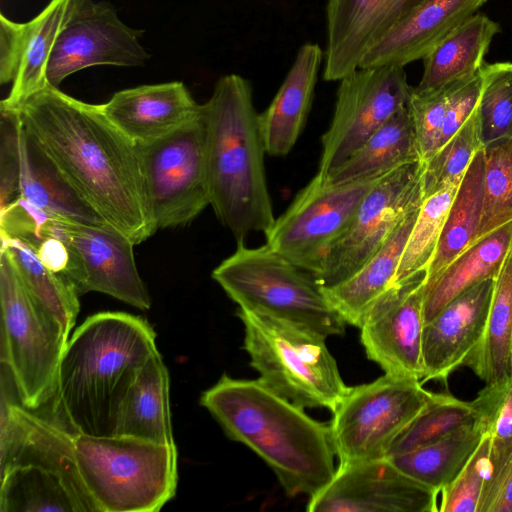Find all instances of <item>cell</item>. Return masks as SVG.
Wrapping results in <instances>:
<instances>
[{
    "label": "cell",
    "mask_w": 512,
    "mask_h": 512,
    "mask_svg": "<svg viewBox=\"0 0 512 512\" xmlns=\"http://www.w3.org/2000/svg\"><path fill=\"white\" fill-rule=\"evenodd\" d=\"M17 109L67 182L111 228L135 245L155 233L136 146L100 104L49 85Z\"/></svg>",
    "instance_id": "1"
},
{
    "label": "cell",
    "mask_w": 512,
    "mask_h": 512,
    "mask_svg": "<svg viewBox=\"0 0 512 512\" xmlns=\"http://www.w3.org/2000/svg\"><path fill=\"white\" fill-rule=\"evenodd\" d=\"M200 404L226 435L271 468L287 495L313 496L333 478L336 456L330 425L280 396L259 379L223 375Z\"/></svg>",
    "instance_id": "2"
},
{
    "label": "cell",
    "mask_w": 512,
    "mask_h": 512,
    "mask_svg": "<svg viewBox=\"0 0 512 512\" xmlns=\"http://www.w3.org/2000/svg\"><path fill=\"white\" fill-rule=\"evenodd\" d=\"M157 352L156 333L140 316L106 311L86 318L68 339L54 396L71 431L114 436L123 397Z\"/></svg>",
    "instance_id": "3"
},
{
    "label": "cell",
    "mask_w": 512,
    "mask_h": 512,
    "mask_svg": "<svg viewBox=\"0 0 512 512\" xmlns=\"http://www.w3.org/2000/svg\"><path fill=\"white\" fill-rule=\"evenodd\" d=\"M202 110L210 206L236 243H244L251 232L265 233L276 219L249 81L238 74L221 77Z\"/></svg>",
    "instance_id": "4"
},
{
    "label": "cell",
    "mask_w": 512,
    "mask_h": 512,
    "mask_svg": "<svg viewBox=\"0 0 512 512\" xmlns=\"http://www.w3.org/2000/svg\"><path fill=\"white\" fill-rule=\"evenodd\" d=\"M73 451L94 512H157L175 495V444L75 433Z\"/></svg>",
    "instance_id": "5"
},
{
    "label": "cell",
    "mask_w": 512,
    "mask_h": 512,
    "mask_svg": "<svg viewBox=\"0 0 512 512\" xmlns=\"http://www.w3.org/2000/svg\"><path fill=\"white\" fill-rule=\"evenodd\" d=\"M244 348L259 380L302 408L332 413L348 391L326 337L302 325L242 308Z\"/></svg>",
    "instance_id": "6"
},
{
    "label": "cell",
    "mask_w": 512,
    "mask_h": 512,
    "mask_svg": "<svg viewBox=\"0 0 512 512\" xmlns=\"http://www.w3.org/2000/svg\"><path fill=\"white\" fill-rule=\"evenodd\" d=\"M212 278L239 308L294 322L325 337L344 333L346 323L317 278L267 244H237Z\"/></svg>",
    "instance_id": "7"
},
{
    "label": "cell",
    "mask_w": 512,
    "mask_h": 512,
    "mask_svg": "<svg viewBox=\"0 0 512 512\" xmlns=\"http://www.w3.org/2000/svg\"><path fill=\"white\" fill-rule=\"evenodd\" d=\"M0 304L2 368L11 377L18 402L36 411L54 399L69 334L26 288L2 247Z\"/></svg>",
    "instance_id": "8"
},
{
    "label": "cell",
    "mask_w": 512,
    "mask_h": 512,
    "mask_svg": "<svg viewBox=\"0 0 512 512\" xmlns=\"http://www.w3.org/2000/svg\"><path fill=\"white\" fill-rule=\"evenodd\" d=\"M433 395L420 380L387 373L349 387L329 424L339 465L387 457Z\"/></svg>",
    "instance_id": "9"
},
{
    "label": "cell",
    "mask_w": 512,
    "mask_h": 512,
    "mask_svg": "<svg viewBox=\"0 0 512 512\" xmlns=\"http://www.w3.org/2000/svg\"><path fill=\"white\" fill-rule=\"evenodd\" d=\"M135 146L155 232L187 225L210 205L203 110L172 133Z\"/></svg>",
    "instance_id": "10"
},
{
    "label": "cell",
    "mask_w": 512,
    "mask_h": 512,
    "mask_svg": "<svg viewBox=\"0 0 512 512\" xmlns=\"http://www.w3.org/2000/svg\"><path fill=\"white\" fill-rule=\"evenodd\" d=\"M384 175L332 183L317 173L264 233L266 244L316 277L329 247Z\"/></svg>",
    "instance_id": "11"
},
{
    "label": "cell",
    "mask_w": 512,
    "mask_h": 512,
    "mask_svg": "<svg viewBox=\"0 0 512 512\" xmlns=\"http://www.w3.org/2000/svg\"><path fill=\"white\" fill-rule=\"evenodd\" d=\"M421 160L384 175L367 193L346 231L329 247L316 278L324 287L353 275L388 239L400 220L424 200Z\"/></svg>",
    "instance_id": "12"
},
{
    "label": "cell",
    "mask_w": 512,
    "mask_h": 512,
    "mask_svg": "<svg viewBox=\"0 0 512 512\" xmlns=\"http://www.w3.org/2000/svg\"><path fill=\"white\" fill-rule=\"evenodd\" d=\"M62 240L71 254L69 280L79 296L99 292L140 310L151 298L138 272L133 247L126 236L110 227L89 225L48 215L36 234Z\"/></svg>",
    "instance_id": "13"
},
{
    "label": "cell",
    "mask_w": 512,
    "mask_h": 512,
    "mask_svg": "<svg viewBox=\"0 0 512 512\" xmlns=\"http://www.w3.org/2000/svg\"><path fill=\"white\" fill-rule=\"evenodd\" d=\"M412 87L402 66L357 68L340 80L331 124L322 136L318 173L344 162L399 109Z\"/></svg>",
    "instance_id": "14"
},
{
    "label": "cell",
    "mask_w": 512,
    "mask_h": 512,
    "mask_svg": "<svg viewBox=\"0 0 512 512\" xmlns=\"http://www.w3.org/2000/svg\"><path fill=\"white\" fill-rule=\"evenodd\" d=\"M142 33L126 25L108 2L71 0L48 64V84L58 88L92 66L144 65L150 54L139 41Z\"/></svg>",
    "instance_id": "15"
},
{
    "label": "cell",
    "mask_w": 512,
    "mask_h": 512,
    "mask_svg": "<svg viewBox=\"0 0 512 512\" xmlns=\"http://www.w3.org/2000/svg\"><path fill=\"white\" fill-rule=\"evenodd\" d=\"M427 271L388 289L368 310L360 329L367 357L387 374L422 381L424 291Z\"/></svg>",
    "instance_id": "16"
},
{
    "label": "cell",
    "mask_w": 512,
    "mask_h": 512,
    "mask_svg": "<svg viewBox=\"0 0 512 512\" xmlns=\"http://www.w3.org/2000/svg\"><path fill=\"white\" fill-rule=\"evenodd\" d=\"M440 493L406 475L388 458L339 465L310 497L309 512H439Z\"/></svg>",
    "instance_id": "17"
},
{
    "label": "cell",
    "mask_w": 512,
    "mask_h": 512,
    "mask_svg": "<svg viewBox=\"0 0 512 512\" xmlns=\"http://www.w3.org/2000/svg\"><path fill=\"white\" fill-rule=\"evenodd\" d=\"M424 0H328L326 81H340L359 68L364 55Z\"/></svg>",
    "instance_id": "18"
},
{
    "label": "cell",
    "mask_w": 512,
    "mask_h": 512,
    "mask_svg": "<svg viewBox=\"0 0 512 512\" xmlns=\"http://www.w3.org/2000/svg\"><path fill=\"white\" fill-rule=\"evenodd\" d=\"M494 282L491 278L466 289L425 323L422 384L434 380L446 385L465 364L483 335Z\"/></svg>",
    "instance_id": "19"
},
{
    "label": "cell",
    "mask_w": 512,
    "mask_h": 512,
    "mask_svg": "<svg viewBox=\"0 0 512 512\" xmlns=\"http://www.w3.org/2000/svg\"><path fill=\"white\" fill-rule=\"evenodd\" d=\"M8 392V388L6 391L1 386L0 471L17 465H36L53 470L72 482L89 501L75 465V433L32 413L13 401Z\"/></svg>",
    "instance_id": "20"
},
{
    "label": "cell",
    "mask_w": 512,
    "mask_h": 512,
    "mask_svg": "<svg viewBox=\"0 0 512 512\" xmlns=\"http://www.w3.org/2000/svg\"><path fill=\"white\" fill-rule=\"evenodd\" d=\"M111 123L134 144L154 141L196 119L202 110L185 84L172 81L120 90L103 104Z\"/></svg>",
    "instance_id": "21"
},
{
    "label": "cell",
    "mask_w": 512,
    "mask_h": 512,
    "mask_svg": "<svg viewBox=\"0 0 512 512\" xmlns=\"http://www.w3.org/2000/svg\"><path fill=\"white\" fill-rule=\"evenodd\" d=\"M488 0H424L382 37L359 68L406 66L424 59Z\"/></svg>",
    "instance_id": "22"
},
{
    "label": "cell",
    "mask_w": 512,
    "mask_h": 512,
    "mask_svg": "<svg viewBox=\"0 0 512 512\" xmlns=\"http://www.w3.org/2000/svg\"><path fill=\"white\" fill-rule=\"evenodd\" d=\"M323 60L317 43L304 44L270 105L259 114L268 155L286 156L293 149L305 126Z\"/></svg>",
    "instance_id": "23"
},
{
    "label": "cell",
    "mask_w": 512,
    "mask_h": 512,
    "mask_svg": "<svg viewBox=\"0 0 512 512\" xmlns=\"http://www.w3.org/2000/svg\"><path fill=\"white\" fill-rule=\"evenodd\" d=\"M421 204L405 214L381 248L353 275L336 285L323 286L329 304L346 324L359 328L372 305L393 286Z\"/></svg>",
    "instance_id": "24"
},
{
    "label": "cell",
    "mask_w": 512,
    "mask_h": 512,
    "mask_svg": "<svg viewBox=\"0 0 512 512\" xmlns=\"http://www.w3.org/2000/svg\"><path fill=\"white\" fill-rule=\"evenodd\" d=\"M19 152L18 197L54 217L110 227L75 192L34 137L23 126L22 121L19 129Z\"/></svg>",
    "instance_id": "25"
},
{
    "label": "cell",
    "mask_w": 512,
    "mask_h": 512,
    "mask_svg": "<svg viewBox=\"0 0 512 512\" xmlns=\"http://www.w3.org/2000/svg\"><path fill=\"white\" fill-rule=\"evenodd\" d=\"M499 24L484 13H475L452 31L423 59V74L417 87L430 92L464 82L481 70L484 56Z\"/></svg>",
    "instance_id": "26"
},
{
    "label": "cell",
    "mask_w": 512,
    "mask_h": 512,
    "mask_svg": "<svg viewBox=\"0 0 512 512\" xmlns=\"http://www.w3.org/2000/svg\"><path fill=\"white\" fill-rule=\"evenodd\" d=\"M115 435L175 444L169 373L159 352L148 359L123 397L117 413Z\"/></svg>",
    "instance_id": "27"
},
{
    "label": "cell",
    "mask_w": 512,
    "mask_h": 512,
    "mask_svg": "<svg viewBox=\"0 0 512 512\" xmlns=\"http://www.w3.org/2000/svg\"><path fill=\"white\" fill-rule=\"evenodd\" d=\"M512 248V221L476 239L436 277L425 282V323L466 289L496 278Z\"/></svg>",
    "instance_id": "28"
},
{
    "label": "cell",
    "mask_w": 512,
    "mask_h": 512,
    "mask_svg": "<svg viewBox=\"0 0 512 512\" xmlns=\"http://www.w3.org/2000/svg\"><path fill=\"white\" fill-rule=\"evenodd\" d=\"M418 160L421 158L407 104L324 177L332 183L360 180Z\"/></svg>",
    "instance_id": "29"
},
{
    "label": "cell",
    "mask_w": 512,
    "mask_h": 512,
    "mask_svg": "<svg viewBox=\"0 0 512 512\" xmlns=\"http://www.w3.org/2000/svg\"><path fill=\"white\" fill-rule=\"evenodd\" d=\"M71 0H51L32 20L23 23L16 72L9 95L1 105L19 108L28 98L49 86L48 64Z\"/></svg>",
    "instance_id": "30"
},
{
    "label": "cell",
    "mask_w": 512,
    "mask_h": 512,
    "mask_svg": "<svg viewBox=\"0 0 512 512\" xmlns=\"http://www.w3.org/2000/svg\"><path fill=\"white\" fill-rule=\"evenodd\" d=\"M0 511L94 512L66 477L36 465H17L1 472Z\"/></svg>",
    "instance_id": "31"
},
{
    "label": "cell",
    "mask_w": 512,
    "mask_h": 512,
    "mask_svg": "<svg viewBox=\"0 0 512 512\" xmlns=\"http://www.w3.org/2000/svg\"><path fill=\"white\" fill-rule=\"evenodd\" d=\"M464 366L486 385L512 376V248L495 278L481 340Z\"/></svg>",
    "instance_id": "32"
},
{
    "label": "cell",
    "mask_w": 512,
    "mask_h": 512,
    "mask_svg": "<svg viewBox=\"0 0 512 512\" xmlns=\"http://www.w3.org/2000/svg\"><path fill=\"white\" fill-rule=\"evenodd\" d=\"M486 433L485 424L477 419L432 443L388 458L406 475L440 493L462 470Z\"/></svg>",
    "instance_id": "33"
},
{
    "label": "cell",
    "mask_w": 512,
    "mask_h": 512,
    "mask_svg": "<svg viewBox=\"0 0 512 512\" xmlns=\"http://www.w3.org/2000/svg\"><path fill=\"white\" fill-rule=\"evenodd\" d=\"M484 149L474 155L447 213L426 281L436 277L477 237L483 212Z\"/></svg>",
    "instance_id": "34"
},
{
    "label": "cell",
    "mask_w": 512,
    "mask_h": 512,
    "mask_svg": "<svg viewBox=\"0 0 512 512\" xmlns=\"http://www.w3.org/2000/svg\"><path fill=\"white\" fill-rule=\"evenodd\" d=\"M1 236V247L12 257L26 288L70 332L79 312V294L63 274L46 267L31 244L11 236Z\"/></svg>",
    "instance_id": "35"
},
{
    "label": "cell",
    "mask_w": 512,
    "mask_h": 512,
    "mask_svg": "<svg viewBox=\"0 0 512 512\" xmlns=\"http://www.w3.org/2000/svg\"><path fill=\"white\" fill-rule=\"evenodd\" d=\"M475 421L477 415L471 401L460 400L449 393H434L424 408L394 440L387 457L432 443Z\"/></svg>",
    "instance_id": "36"
},
{
    "label": "cell",
    "mask_w": 512,
    "mask_h": 512,
    "mask_svg": "<svg viewBox=\"0 0 512 512\" xmlns=\"http://www.w3.org/2000/svg\"><path fill=\"white\" fill-rule=\"evenodd\" d=\"M458 186L448 187L423 200L405 245L393 286L419 272L427 271Z\"/></svg>",
    "instance_id": "37"
},
{
    "label": "cell",
    "mask_w": 512,
    "mask_h": 512,
    "mask_svg": "<svg viewBox=\"0 0 512 512\" xmlns=\"http://www.w3.org/2000/svg\"><path fill=\"white\" fill-rule=\"evenodd\" d=\"M483 148L477 107L463 126L424 162V199L451 186H458L474 155Z\"/></svg>",
    "instance_id": "38"
},
{
    "label": "cell",
    "mask_w": 512,
    "mask_h": 512,
    "mask_svg": "<svg viewBox=\"0 0 512 512\" xmlns=\"http://www.w3.org/2000/svg\"><path fill=\"white\" fill-rule=\"evenodd\" d=\"M483 212L476 239L512 221V138L485 146Z\"/></svg>",
    "instance_id": "39"
},
{
    "label": "cell",
    "mask_w": 512,
    "mask_h": 512,
    "mask_svg": "<svg viewBox=\"0 0 512 512\" xmlns=\"http://www.w3.org/2000/svg\"><path fill=\"white\" fill-rule=\"evenodd\" d=\"M481 73L483 85L477 109L485 146L512 138V62L484 63Z\"/></svg>",
    "instance_id": "40"
},
{
    "label": "cell",
    "mask_w": 512,
    "mask_h": 512,
    "mask_svg": "<svg viewBox=\"0 0 512 512\" xmlns=\"http://www.w3.org/2000/svg\"><path fill=\"white\" fill-rule=\"evenodd\" d=\"M471 403L490 437V478L512 453V376L485 385Z\"/></svg>",
    "instance_id": "41"
},
{
    "label": "cell",
    "mask_w": 512,
    "mask_h": 512,
    "mask_svg": "<svg viewBox=\"0 0 512 512\" xmlns=\"http://www.w3.org/2000/svg\"><path fill=\"white\" fill-rule=\"evenodd\" d=\"M490 437L486 433L465 466L441 492L439 512H478L490 476Z\"/></svg>",
    "instance_id": "42"
},
{
    "label": "cell",
    "mask_w": 512,
    "mask_h": 512,
    "mask_svg": "<svg viewBox=\"0 0 512 512\" xmlns=\"http://www.w3.org/2000/svg\"><path fill=\"white\" fill-rule=\"evenodd\" d=\"M458 84L430 92H419L412 88L408 109L423 162L429 160L439 149L448 99L452 89Z\"/></svg>",
    "instance_id": "43"
},
{
    "label": "cell",
    "mask_w": 512,
    "mask_h": 512,
    "mask_svg": "<svg viewBox=\"0 0 512 512\" xmlns=\"http://www.w3.org/2000/svg\"><path fill=\"white\" fill-rule=\"evenodd\" d=\"M0 209L18 198L19 110L0 104Z\"/></svg>",
    "instance_id": "44"
},
{
    "label": "cell",
    "mask_w": 512,
    "mask_h": 512,
    "mask_svg": "<svg viewBox=\"0 0 512 512\" xmlns=\"http://www.w3.org/2000/svg\"><path fill=\"white\" fill-rule=\"evenodd\" d=\"M482 85L483 77L480 70L478 74L452 89L448 99L439 148L463 126L473 113L478 105Z\"/></svg>",
    "instance_id": "45"
},
{
    "label": "cell",
    "mask_w": 512,
    "mask_h": 512,
    "mask_svg": "<svg viewBox=\"0 0 512 512\" xmlns=\"http://www.w3.org/2000/svg\"><path fill=\"white\" fill-rule=\"evenodd\" d=\"M478 512H512V453L487 480Z\"/></svg>",
    "instance_id": "46"
},
{
    "label": "cell",
    "mask_w": 512,
    "mask_h": 512,
    "mask_svg": "<svg viewBox=\"0 0 512 512\" xmlns=\"http://www.w3.org/2000/svg\"><path fill=\"white\" fill-rule=\"evenodd\" d=\"M23 23L0 14V83H12L16 72L17 51Z\"/></svg>",
    "instance_id": "47"
}]
</instances>
